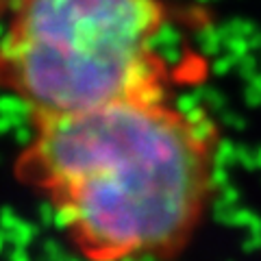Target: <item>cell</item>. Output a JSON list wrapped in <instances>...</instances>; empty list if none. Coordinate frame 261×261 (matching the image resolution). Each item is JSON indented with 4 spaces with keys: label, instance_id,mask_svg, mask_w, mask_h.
I'll return each mask as SVG.
<instances>
[{
    "label": "cell",
    "instance_id": "6da1fadb",
    "mask_svg": "<svg viewBox=\"0 0 261 261\" xmlns=\"http://www.w3.org/2000/svg\"><path fill=\"white\" fill-rule=\"evenodd\" d=\"M218 133L163 96L33 122L15 161L83 261H168L190 246L218 183Z\"/></svg>",
    "mask_w": 261,
    "mask_h": 261
},
{
    "label": "cell",
    "instance_id": "7a4b0ae2",
    "mask_svg": "<svg viewBox=\"0 0 261 261\" xmlns=\"http://www.w3.org/2000/svg\"><path fill=\"white\" fill-rule=\"evenodd\" d=\"M0 89L31 122L168 94L163 0H3Z\"/></svg>",
    "mask_w": 261,
    "mask_h": 261
},
{
    "label": "cell",
    "instance_id": "3957f363",
    "mask_svg": "<svg viewBox=\"0 0 261 261\" xmlns=\"http://www.w3.org/2000/svg\"><path fill=\"white\" fill-rule=\"evenodd\" d=\"M0 3H3V0H0Z\"/></svg>",
    "mask_w": 261,
    "mask_h": 261
}]
</instances>
